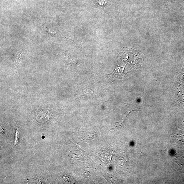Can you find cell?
I'll return each mask as SVG.
<instances>
[{"label":"cell","mask_w":184,"mask_h":184,"mask_svg":"<svg viewBox=\"0 0 184 184\" xmlns=\"http://www.w3.org/2000/svg\"><path fill=\"white\" fill-rule=\"evenodd\" d=\"M50 112L48 111H42L38 114L36 120L38 122L43 123L48 121L51 117Z\"/></svg>","instance_id":"cell-1"},{"label":"cell","mask_w":184,"mask_h":184,"mask_svg":"<svg viewBox=\"0 0 184 184\" xmlns=\"http://www.w3.org/2000/svg\"><path fill=\"white\" fill-rule=\"evenodd\" d=\"M19 133V129L17 128V130L16 131L15 134V140L14 143V146L16 145L18 143V142Z\"/></svg>","instance_id":"cell-2"},{"label":"cell","mask_w":184,"mask_h":184,"mask_svg":"<svg viewBox=\"0 0 184 184\" xmlns=\"http://www.w3.org/2000/svg\"><path fill=\"white\" fill-rule=\"evenodd\" d=\"M21 53H20L17 56V57L16 60V64L17 65H18L19 64V60L20 59V58H21Z\"/></svg>","instance_id":"cell-3"}]
</instances>
